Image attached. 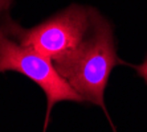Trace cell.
Masks as SVG:
<instances>
[{"label":"cell","mask_w":147,"mask_h":132,"mask_svg":"<svg viewBox=\"0 0 147 132\" xmlns=\"http://www.w3.org/2000/svg\"><path fill=\"white\" fill-rule=\"evenodd\" d=\"M94 8L73 4L31 29L21 27V38L40 54L56 62L76 50L92 27Z\"/></svg>","instance_id":"3"},{"label":"cell","mask_w":147,"mask_h":132,"mask_svg":"<svg viewBox=\"0 0 147 132\" xmlns=\"http://www.w3.org/2000/svg\"><path fill=\"white\" fill-rule=\"evenodd\" d=\"M16 71L25 75L45 92L47 114L44 131H47L52 110L60 102L85 103L81 95L60 75L51 60L32 49L21 38V25L9 16L0 19V73Z\"/></svg>","instance_id":"2"},{"label":"cell","mask_w":147,"mask_h":132,"mask_svg":"<svg viewBox=\"0 0 147 132\" xmlns=\"http://www.w3.org/2000/svg\"><path fill=\"white\" fill-rule=\"evenodd\" d=\"M53 65L85 103L102 109L113 131L117 132L105 106V90L113 69L127 64L118 57L111 24L96 9L85 40L76 50L61 57Z\"/></svg>","instance_id":"1"},{"label":"cell","mask_w":147,"mask_h":132,"mask_svg":"<svg viewBox=\"0 0 147 132\" xmlns=\"http://www.w3.org/2000/svg\"><path fill=\"white\" fill-rule=\"evenodd\" d=\"M134 68H135V70L138 71V74L143 78L144 81H146V83H147V58L144 60L143 64L138 65V66H134Z\"/></svg>","instance_id":"5"},{"label":"cell","mask_w":147,"mask_h":132,"mask_svg":"<svg viewBox=\"0 0 147 132\" xmlns=\"http://www.w3.org/2000/svg\"><path fill=\"white\" fill-rule=\"evenodd\" d=\"M11 4H12V0H0V19L8 15Z\"/></svg>","instance_id":"4"}]
</instances>
